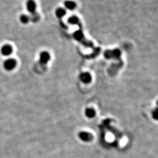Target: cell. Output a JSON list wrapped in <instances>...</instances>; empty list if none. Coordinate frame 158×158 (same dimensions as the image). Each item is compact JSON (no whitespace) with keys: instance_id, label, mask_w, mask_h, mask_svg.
<instances>
[{"instance_id":"1","label":"cell","mask_w":158,"mask_h":158,"mask_svg":"<svg viewBox=\"0 0 158 158\" xmlns=\"http://www.w3.org/2000/svg\"><path fill=\"white\" fill-rule=\"evenodd\" d=\"M73 37L76 41L80 43L82 45L86 47L92 48L94 47L93 43L86 39L84 36L83 30L80 29L75 31L73 33Z\"/></svg>"},{"instance_id":"2","label":"cell","mask_w":158,"mask_h":158,"mask_svg":"<svg viewBox=\"0 0 158 158\" xmlns=\"http://www.w3.org/2000/svg\"><path fill=\"white\" fill-rule=\"evenodd\" d=\"M121 55L120 51L118 49H113V50H107L104 52V57L106 59H118L120 58Z\"/></svg>"},{"instance_id":"3","label":"cell","mask_w":158,"mask_h":158,"mask_svg":"<svg viewBox=\"0 0 158 158\" xmlns=\"http://www.w3.org/2000/svg\"><path fill=\"white\" fill-rule=\"evenodd\" d=\"M16 65H17L16 60L12 58H9L5 60L3 64V66L6 70L11 71L16 68Z\"/></svg>"},{"instance_id":"4","label":"cell","mask_w":158,"mask_h":158,"mask_svg":"<svg viewBox=\"0 0 158 158\" xmlns=\"http://www.w3.org/2000/svg\"><path fill=\"white\" fill-rule=\"evenodd\" d=\"M51 59L50 53L47 51H42L39 54V61L41 64L45 65Z\"/></svg>"},{"instance_id":"5","label":"cell","mask_w":158,"mask_h":158,"mask_svg":"<svg viewBox=\"0 0 158 158\" xmlns=\"http://www.w3.org/2000/svg\"><path fill=\"white\" fill-rule=\"evenodd\" d=\"M26 8L30 14L37 12V5L34 0H28L26 3Z\"/></svg>"},{"instance_id":"6","label":"cell","mask_w":158,"mask_h":158,"mask_svg":"<svg viewBox=\"0 0 158 158\" xmlns=\"http://www.w3.org/2000/svg\"><path fill=\"white\" fill-rule=\"evenodd\" d=\"M79 79L84 84H89L92 81V76L89 72H82L79 75Z\"/></svg>"},{"instance_id":"7","label":"cell","mask_w":158,"mask_h":158,"mask_svg":"<svg viewBox=\"0 0 158 158\" xmlns=\"http://www.w3.org/2000/svg\"><path fill=\"white\" fill-rule=\"evenodd\" d=\"M79 138L84 142H91L93 139V135L87 132H81L79 134Z\"/></svg>"},{"instance_id":"8","label":"cell","mask_w":158,"mask_h":158,"mask_svg":"<svg viewBox=\"0 0 158 158\" xmlns=\"http://www.w3.org/2000/svg\"><path fill=\"white\" fill-rule=\"evenodd\" d=\"M64 8L66 10L73 11L77 8V4L75 1L73 0H66L63 3Z\"/></svg>"},{"instance_id":"9","label":"cell","mask_w":158,"mask_h":158,"mask_svg":"<svg viewBox=\"0 0 158 158\" xmlns=\"http://www.w3.org/2000/svg\"><path fill=\"white\" fill-rule=\"evenodd\" d=\"M13 51V48L11 46L8 44H6L2 46L1 49V52L2 55L8 56L12 54Z\"/></svg>"},{"instance_id":"10","label":"cell","mask_w":158,"mask_h":158,"mask_svg":"<svg viewBox=\"0 0 158 158\" xmlns=\"http://www.w3.org/2000/svg\"><path fill=\"white\" fill-rule=\"evenodd\" d=\"M68 23L71 25H78L80 26L81 23L79 18L75 15L70 16L68 18Z\"/></svg>"},{"instance_id":"11","label":"cell","mask_w":158,"mask_h":158,"mask_svg":"<svg viewBox=\"0 0 158 158\" xmlns=\"http://www.w3.org/2000/svg\"><path fill=\"white\" fill-rule=\"evenodd\" d=\"M55 14L59 19H61L67 14V10L64 7L58 8L55 11Z\"/></svg>"},{"instance_id":"12","label":"cell","mask_w":158,"mask_h":158,"mask_svg":"<svg viewBox=\"0 0 158 158\" xmlns=\"http://www.w3.org/2000/svg\"><path fill=\"white\" fill-rule=\"evenodd\" d=\"M85 115L89 118H92L96 115V111L93 108H87L85 111Z\"/></svg>"},{"instance_id":"13","label":"cell","mask_w":158,"mask_h":158,"mask_svg":"<svg viewBox=\"0 0 158 158\" xmlns=\"http://www.w3.org/2000/svg\"><path fill=\"white\" fill-rule=\"evenodd\" d=\"M20 21L23 24H26L29 23L30 21V16L26 14H23L20 16Z\"/></svg>"},{"instance_id":"14","label":"cell","mask_w":158,"mask_h":158,"mask_svg":"<svg viewBox=\"0 0 158 158\" xmlns=\"http://www.w3.org/2000/svg\"><path fill=\"white\" fill-rule=\"evenodd\" d=\"M30 21L33 23H37L40 19V16L37 12H35L34 14H30Z\"/></svg>"},{"instance_id":"15","label":"cell","mask_w":158,"mask_h":158,"mask_svg":"<svg viewBox=\"0 0 158 158\" xmlns=\"http://www.w3.org/2000/svg\"><path fill=\"white\" fill-rule=\"evenodd\" d=\"M158 109H157V108H156L155 110H153V111L152 112V117L154 119H155V120L158 119Z\"/></svg>"}]
</instances>
